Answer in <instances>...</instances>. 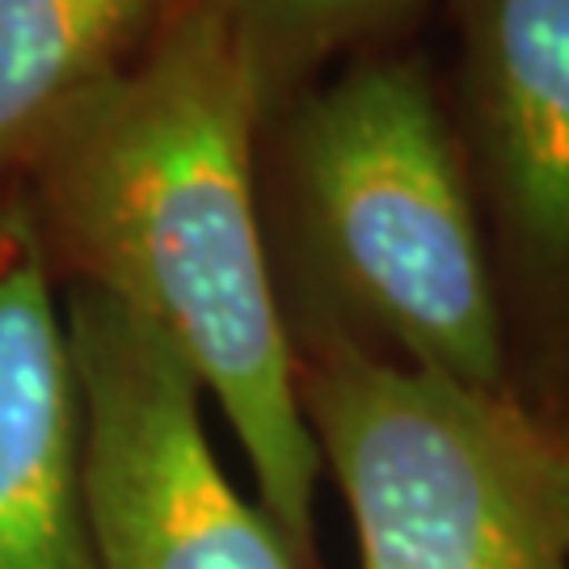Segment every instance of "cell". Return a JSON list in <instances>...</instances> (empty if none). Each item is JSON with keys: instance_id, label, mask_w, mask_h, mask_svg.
I'll list each match as a JSON object with an SVG mask.
<instances>
[{"instance_id": "cell-3", "label": "cell", "mask_w": 569, "mask_h": 569, "mask_svg": "<svg viewBox=\"0 0 569 569\" xmlns=\"http://www.w3.org/2000/svg\"><path fill=\"white\" fill-rule=\"evenodd\" d=\"M296 392L363 569H569V409L359 355Z\"/></svg>"}, {"instance_id": "cell-2", "label": "cell", "mask_w": 569, "mask_h": 569, "mask_svg": "<svg viewBox=\"0 0 569 569\" xmlns=\"http://www.w3.org/2000/svg\"><path fill=\"white\" fill-rule=\"evenodd\" d=\"M258 207L296 359L519 392L460 127L413 60H359L266 122Z\"/></svg>"}, {"instance_id": "cell-5", "label": "cell", "mask_w": 569, "mask_h": 569, "mask_svg": "<svg viewBox=\"0 0 569 569\" xmlns=\"http://www.w3.org/2000/svg\"><path fill=\"white\" fill-rule=\"evenodd\" d=\"M515 388L569 409V0H451Z\"/></svg>"}, {"instance_id": "cell-1", "label": "cell", "mask_w": 569, "mask_h": 569, "mask_svg": "<svg viewBox=\"0 0 569 569\" xmlns=\"http://www.w3.org/2000/svg\"><path fill=\"white\" fill-rule=\"evenodd\" d=\"M262 127L220 18L182 0L136 60L42 131L13 190L60 287L98 291L173 346L237 435L296 569H321V460L258 207Z\"/></svg>"}, {"instance_id": "cell-4", "label": "cell", "mask_w": 569, "mask_h": 569, "mask_svg": "<svg viewBox=\"0 0 569 569\" xmlns=\"http://www.w3.org/2000/svg\"><path fill=\"white\" fill-rule=\"evenodd\" d=\"M60 291L102 569H296L266 510L228 481L173 346L89 287Z\"/></svg>"}, {"instance_id": "cell-8", "label": "cell", "mask_w": 569, "mask_h": 569, "mask_svg": "<svg viewBox=\"0 0 569 569\" xmlns=\"http://www.w3.org/2000/svg\"><path fill=\"white\" fill-rule=\"evenodd\" d=\"M220 18L270 122L308 93L338 51L380 34L427 0H207ZM266 131V127H262Z\"/></svg>"}, {"instance_id": "cell-6", "label": "cell", "mask_w": 569, "mask_h": 569, "mask_svg": "<svg viewBox=\"0 0 569 569\" xmlns=\"http://www.w3.org/2000/svg\"><path fill=\"white\" fill-rule=\"evenodd\" d=\"M0 569H102L63 291L18 190L0 199Z\"/></svg>"}, {"instance_id": "cell-7", "label": "cell", "mask_w": 569, "mask_h": 569, "mask_svg": "<svg viewBox=\"0 0 569 569\" xmlns=\"http://www.w3.org/2000/svg\"><path fill=\"white\" fill-rule=\"evenodd\" d=\"M182 0H0V199L30 148L140 56Z\"/></svg>"}]
</instances>
